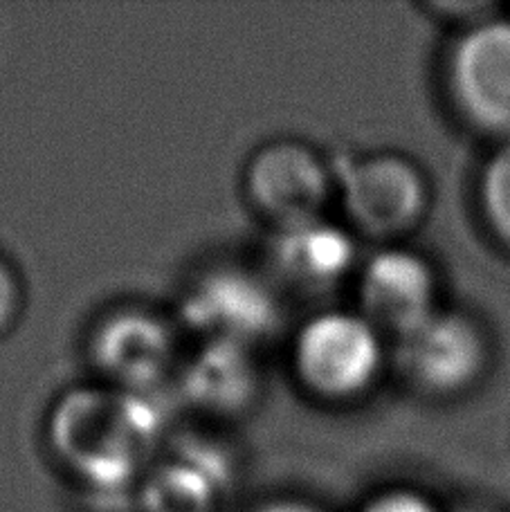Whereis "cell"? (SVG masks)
Segmentation results:
<instances>
[{
	"mask_svg": "<svg viewBox=\"0 0 510 512\" xmlns=\"http://www.w3.org/2000/svg\"><path fill=\"white\" fill-rule=\"evenodd\" d=\"M165 416L153 396L90 380L59 393L45 416L52 461L95 495L138 488L165 450Z\"/></svg>",
	"mask_w": 510,
	"mask_h": 512,
	"instance_id": "cell-1",
	"label": "cell"
},
{
	"mask_svg": "<svg viewBox=\"0 0 510 512\" xmlns=\"http://www.w3.org/2000/svg\"><path fill=\"white\" fill-rule=\"evenodd\" d=\"M178 319L158 306L126 301L106 308L86 335V364L93 380L144 393L176 380L187 355Z\"/></svg>",
	"mask_w": 510,
	"mask_h": 512,
	"instance_id": "cell-2",
	"label": "cell"
},
{
	"mask_svg": "<svg viewBox=\"0 0 510 512\" xmlns=\"http://www.w3.org/2000/svg\"><path fill=\"white\" fill-rule=\"evenodd\" d=\"M385 364L382 333L360 310H322L297 328L290 367L308 396L346 402L367 393Z\"/></svg>",
	"mask_w": 510,
	"mask_h": 512,
	"instance_id": "cell-3",
	"label": "cell"
},
{
	"mask_svg": "<svg viewBox=\"0 0 510 512\" xmlns=\"http://www.w3.org/2000/svg\"><path fill=\"white\" fill-rule=\"evenodd\" d=\"M173 315L196 342H232L257 351L284 324L272 281L241 265H216L196 274Z\"/></svg>",
	"mask_w": 510,
	"mask_h": 512,
	"instance_id": "cell-4",
	"label": "cell"
},
{
	"mask_svg": "<svg viewBox=\"0 0 510 512\" xmlns=\"http://www.w3.org/2000/svg\"><path fill=\"white\" fill-rule=\"evenodd\" d=\"M243 196L272 230H284L324 216L333 196V171L311 144L279 137L250 153Z\"/></svg>",
	"mask_w": 510,
	"mask_h": 512,
	"instance_id": "cell-5",
	"label": "cell"
},
{
	"mask_svg": "<svg viewBox=\"0 0 510 512\" xmlns=\"http://www.w3.org/2000/svg\"><path fill=\"white\" fill-rule=\"evenodd\" d=\"M394 358L400 376L416 391L457 396L484 376L488 340L477 319L439 308L414 331L398 337Z\"/></svg>",
	"mask_w": 510,
	"mask_h": 512,
	"instance_id": "cell-6",
	"label": "cell"
},
{
	"mask_svg": "<svg viewBox=\"0 0 510 512\" xmlns=\"http://www.w3.org/2000/svg\"><path fill=\"white\" fill-rule=\"evenodd\" d=\"M342 207L360 236L398 239L423 221L430 187L416 164L396 153H376L351 162L342 173Z\"/></svg>",
	"mask_w": 510,
	"mask_h": 512,
	"instance_id": "cell-7",
	"label": "cell"
},
{
	"mask_svg": "<svg viewBox=\"0 0 510 512\" xmlns=\"http://www.w3.org/2000/svg\"><path fill=\"white\" fill-rule=\"evenodd\" d=\"M448 90L472 128L510 140V18L463 30L448 59Z\"/></svg>",
	"mask_w": 510,
	"mask_h": 512,
	"instance_id": "cell-8",
	"label": "cell"
},
{
	"mask_svg": "<svg viewBox=\"0 0 510 512\" xmlns=\"http://www.w3.org/2000/svg\"><path fill=\"white\" fill-rule=\"evenodd\" d=\"M234 459L221 445L185 436L167 447L138 486L140 512H221L236 479Z\"/></svg>",
	"mask_w": 510,
	"mask_h": 512,
	"instance_id": "cell-9",
	"label": "cell"
},
{
	"mask_svg": "<svg viewBox=\"0 0 510 512\" xmlns=\"http://www.w3.org/2000/svg\"><path fill=\"white\" fill-rule=\"evenodd\" d=\"M185 405L212 420H239L263 398L259 351L232 342H196L176 376Z\"/></svg>",
	"mask_w": 510,
	"mask_h": 512,
	"instance_id": "cell-10",
	"label": "cell"
},
{
	"mask_svg": "<svg viewBox=\"0 0 510 512\" xmlns=\"http://www.w3.org/2000/svg\"><path fill=\"white\" fill-rule=\"evenodd\" d=\"M358 301L360 315L398 340L439 310L434 268L412 250H380L362 265Z\"/></svg>",
	"mask_w": 510,
	"mask_h": 512,
	"instance_id": "cell-11",
	"label": "cell"
},
{
	"mask_svg": "<svg viewBox=\"0 0 510 512\" xmlns=\"http://www.w3.org/2000/svg\"><path fill=\"white\" fill-rule=\"evenodd\" d=\"M358 261L353 234L329 218L272 230L268 270L286 286L304 292H329L349 277Z\"/></svg>",
	"mask_w": 510,
	"mask_h": 512,
	"instance_id": "cell-12",
	"label": "cell"
},
{
	"mask_svg": "<svg viewBox=\"0 0 510 512\" xmlns=\"http://www.w3.org/2000/svg\"><path fill=\"white\" fill-rule=\"evenodd\" d=\"M479 200L490 230L510 248V140L499 144L484 164Z\"/></svg>",
	"mask_w": 510,
	"mask_h": 512,
	"instance_id": "cell-13",
	"label": "cell"
},
{
	"mask_svg": "<svg viewBox=\"0 0 510 512\" xmlns=\"http://www.w3.org/2000/svg\"><path fill=\"white\" fill-rule=\"evenodd\" d=\"M27 308L25 281L16 265L0 252V342L12 335Z\"/></svg>",
	"mask_w": 510,
	"mask_h": 512,
	"instance_id": "cell-14",
	"label": "cell"
},
{
	"mask_svg": "<svg viewBox=\"0 0 510 512\" xmlns=\"http://www.w3.org/2000/svg\"><path fill=\"white\" fill-rule=\"evenodd\" d=\"M360 512H441V508L418 490L389 488L364 501Z\"/></svg>",
	"mask_w": 510,
	"mask_h": 512,
	"instance_id": "cell-15",
	"label": "cell"
},
{
	"mask_svg": "<svg viewBox=\"0 0 510 512\" xmlns=\"http://www.w3.org/2000/svg\"><path fill=\"white\" fill-rule=\"evenodd\" d=\"M430 12L443 21H457L463 25V30L477 25L481 21L497 16V5L493 3H479V0H470V3H459V0H445V3H430Z\"/></svg>",
	"mask_w": 510,
	"mask_h": 512,
	"instance_id": "cell-16",
	"label": "cell"
},
{
	"mask_svg": "<svg viewBox=\"0 0 510 512\" xmlns=\"http://www.w3.org/2000/svg\"><path fill=\"white\" fill-rule=\"evenodd\" d=\"M254 512H326V510L313 504V501L297 499V497H281V499L266 501V504L259 506Z\"/></svg>",
	"mask_w": 510,
	"mask_h": 512,
	"instance_id": "cell-17",
	"label": "cell"
}]
</instances>
